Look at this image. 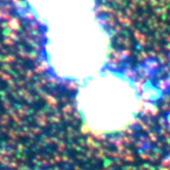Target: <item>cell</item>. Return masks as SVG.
I'll return each instance as SVG.
<instances>
[{"label":"cell","instance_id":"obj_1","mask_svg":"<svg viewBox=\"0 0 170 170\" xmlns=\"http://www.w3.org/2000/svg\"><path fill=\"white\" fill-rule=\"evenodd\" d=\"M80 117L87 132L109 135L127 130L139 111L137 96L122 82L89 84L78 99Z\"/></svg>","mask_w":170,"mask_h":170}]
</instances>
